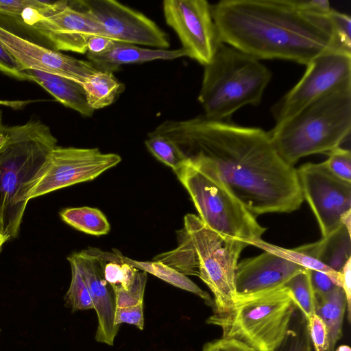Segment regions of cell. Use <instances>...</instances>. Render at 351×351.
<instances>
[{"label": "cell", "instance_id": "obj_10", "mask_svg": "<svg viewBox=\"0 0 351 351\" xmlns=\"http://www.w3.org/2000/svg\"><path fill=\"white\" fill-rule=\"evenodd\" d=\"M303 76L272 109L276 123L300 111L330 91L351 83V53L326 52L309 62Z\"/></svg>", "mask_w": 351, "mask_h": 351}, {"label": "cell", "instance_id": "obj_31", "mask_svg": "<svg viewBox=\"0 0 351 351\" xmlns=\"http://www.w3.org/2000/svg\"><path fill=\"white\" fill-rule=\"evenodd\" d=\"M69 2L66 1L50 2L40 0H0V14L20 18L27 8L54 12L63 8Z\"/></svg>", "mask_w": 351, "mask_h": 351}, {"label": "cell", "instance_id": "obj_16", "mask_svg": "<svg viewBox=\"0 0 351 351\" xmlns=\"http://www.w3.org/2000/svg\"><path fill=\"white\" fill-rule=\"evenodd\" d=\"M67 259L76 265L90 293L98 319L95 340L113 346L119 329V326L114 324L115 294L104 278L101 259L93 248L72 254Z\"/></svg>", "mask_w": 351, "mask_h": 351}, {"label": "cell", "instance_id": "obj_30", "mask_svg": "<svg viewBox=\"0 0 351 351\" xmlns=\"http://www.w3.org/2000/svg\"><path fill=\"white\" fill-rule=\"evenodd\" d=\"M71 268V280L64 299L73 311L94 308L86 284L76 265L69 261Z\"/></svg>", "mask_w": 351, "mask_h": 351}, {"label": "cell", "instance_id": "obj_12", "mask_svg": "<svg viewBox=\"0 0 351 351\" xmlns=\"http://www.w3.org/2000/svg\"><path fill=\"white\" fill-rule=\"evenodd\" d=\"M297 173L303 198L326 237L341 225L342 215L351 210V182L335 176L324 162L306 163Z\"/></svg>", "mask_w": 351, "mask_h": 351}, {"label": "cell", "instance_id": "obj_29", "mask_svg": "<svg viewBox=\"0 0 351 351\" xmlns=\"http://www.w3.org/2000/svg\"><path fill=\"white\" fill-rule=\"evenodd\" d=\"M308 321L297 308L280 344L274 351H312Z\"/></svg>", "mask_w": 351, "mask_h": 351}, {"label": "cell", "instance_id": "obj_43", "mask_svg": "<svg viewBox=\"0 0 351 351\" xmlns=\"http://www.w3.org/2000/svg\"><path fill=\"white\" fill-rule=\"evenodd\" d=\"M9 140V136L6 131V126L0 124V150L5 146Z\"/></svg>", "mask_w": 351, "mask_h": 351}, {"label": "cell", "instance_id": "obj_1", "mask_svg": "<svg viewBox=\"0 0 351 351\" xmlns=\"http://www.w3.org/2000/svg\"><path fill=\"white\" fill-rule=\"evenodd\" d=\"M152 132L171 140L193 168L223 187L255 217L289 213L303 202L297 169L280 157L261 128L199 115L166 120Z\"/></svg>", "mask_w": 351, "mask_h": 351}, {"label": "cell", "instance_id": "obj_32", "mask_svg": "<svg viewBox=\"0 0 351 351\" xmlns=\"http://www.w3.org/2000/svg\"><path fill=\"white\" fill-rule=\"evenodd\" d=\"M324 161L328 169L339 178L351 182V152L350 149L336 147L327 153Z\"/></svg>", "mask_w": 351, "mask_h": 351}, {"label": "cell", "instance_id": "obj_27", "mask_svg": "<svg viewBox=\"0 0 351 351\" xmlns=\"http://www.w3.org/2000/svg\"><path fill=\"white\" fill-rule=\"evenodd\" d=\"M145 144L154 157L171 168L176 175L187 163L186 158L179 147L163 135L150 132Z\"/></svg>", "mask_w": 351, "mask_h": 351}, {"label": "cell", "instance_id": "obj_8", "mask_svg": "<svg viewBox=\"0 0 351 351\" xmlns=\"http://www.w3.org/2000/svg\"><path fill=\"white\" fill-rule=\"evenodd\" d=\"M184 228L197 253L198 277L214 295L215 313L230 311L237 299L235 271L238 259L242 250L249 245L219 234L193 214L185 215Z\"/></svg>", "mask_w": 351, "mask_h": 351}, {"label": "cell", "instance_id": "obj_24", "mask_svg": "<svg viewBox=\"0 0 351 351\" xmlns=\"http://www.w3.org/2000/svg\"><path fill=\"white\" fill-rule=\"evenodd\" d=\"M178 241L176 248L158 254L153 260L160 261L186 276H199L197 253L184 228L178 232Z\"/></svg>", "mask_w": 351, "mask_h": 351}, {"label": "cell", "instance_id": "obj_37", "mask_svg": "<svg viewBox=\"0 0 351 351\" xmlns=\"http://www.w3.org/2000/svg\"><path fill=\"white\" fill-rule=\"evenodd\" d=\"M0 71L19 80L29 81V77L22 71L16 61L0 43Z\"/></svg>", "mask_w": 351, "mask_h": 351}, {"label": "cell", "instance_id": "obj_36", "mask_svg": "<svg viewBox=\"0 0 351 351\" xmlns=\"http://www.w3.org/2000/svg\"><path fill=\"white\" fill-rule=\"evenodd\" d=\"M202 351H256L247 344L231 338L215 339L206 343Z\"/></svg>", "mask_w": 351, "mask_h": 351}, {"label": "cell", "instance_id": "obj_18", "mask_svg": "<svg viewBox=\"0 0 351 351\" xmlns=\"http://www.w3.org/2000/svg\"><path fill=\"white\" fill-rule=\"evenodd\" d=\"M186 56L181 48L178 49H160L143 48L135 45L117 43L106 53L92 55L87 58L97 70L113 73L123 64L141 63L157 60H174Z\"/></svg>", "mask_w": 351, "mask_h": 351}, {"label": "cell", "instance_id": "obj_13", "mask_svg": "<svg viewBox=\"0 0 351 351\" xmlns=\"http://www.w3.org/2000/svg\"><path fill=\"white\" fill-rule=\"evenodd\" d=\"M74 6L90 14L102 27L106 37L121 43L167 49L168 35L152 20L114 0H84Z\"/></svg>", "mask_w": 351, "mask_h": 351}, {"label": "cell", "instance_id": "obj_41", "mask_svg": "<svg viewBox=\"0 0 351 351\" xmlns=\"http://www.w3.org/2000/svg\"><path fill=\"white\" fill-rule=\"evenodd\" d=\"M341 273V287L346 299L347 319L350 323L351 318V258L348 261L342 268Z\"/></svg>", "mask_w": 351, "mask_h": 351}, {"label": "cell", "instance_id": "obj_20", "mask_svg": "<svg viewBox=\"0 0 351 351\" xmlns=\"http://www.w3.org/2000/svg\"><path fill=\"white\" fill-rule=\"evenodd\" d=\"M295 250L319 261L332 270L340 272L351 258L350 232L341 224L321 240L300 245Z\"/></svg>", "mask_w": 351, "mask_h": 351}, {"label": "cell", "instance_id": "obj_23", "mask_svg": "<svg viewBox=\"0 0 351 351\" xmlns=\"http://www.w3.org/2000/svg\"><path fill=\"white\" fill-rule=\"evenodd\" d=\"M123 261L136 269L149 273L163 281L199 296L209 305L214 306L210 295L199 287L187 276L158 261H138L122 256Z\"/></svg>", "mask_w": 351, "mask_h": 351}, {"label": "cell", "instance_id": "obj_22", "mask_svg": "<svg viewBox=\"0 0 351 351\" xmlns=\"http://www.w3.org/2000/svg\"><path fill=\"white\" fill-rule=\"evenodd\" d=\"M88 106L98 110L111 105L125 90L113 73L97 70L82 84Z\"/></svg>", "mask_w": 351, "mask_h": 351}, {"label": "cell", "instance_id": "obj_46", "mask_svg": "<svg viewBox=\"0 0 351 351\" xmlns=\"http://www.w3.org/2000/svg\"><path fill=\"white\" fill-rule=\"evenodd\" d=\"M335 351H351V349L347 345H341L339 346Z\"/></svg>", "mask_w": 351, "mask_h": 351}, {"label": "cell", "instance_id": "obj_5", "mask_svg": "<svg viewBox=\"0 0 351 351\" xmlns=\"http://www.w3.org/2000/svg\"><path fill=\"white\" fill-rule=\"evenodd\" d=\"M6 131L9 140L0 150V217L11 239L19 234L27 206L23 189L57 146V139L49 127L36 120L6 127Z\"/></svg>", "mask_w": 351, "mask_h": 351}, {"label": "cell", "instance_id": "obj_26", "mask_svg": "<svg viewBox=\"0 0 351 351\" xmlns=\"http://www.w3.org/2000/svg\"><path fill=\"white\" fill-rule=\"evenodd\" d=\"M252 245L276 254L306 269L322 271L326 274L336 286L341 287V273L332 270L319 261L308 255L300 252L295 249L283 248L267 243L263 240L255 241Z\"/></svg>", "mask_w": 351, "mask_h": 351}, {"label": "cell", "instance_id": "obj_38", "mask_svg": "<svg viewBox=\"0 0 351 351\" xmlns=\"http://www.w3.org/2000/svg\"><path fill=\"white\" fill-rule=\"evenodd\" d=\"M117 43H121L100 36H90L87 41L86 54L99 55L106 53Z\"/></svg>", "mask_w": 351, "mask_h": 351}, {"label": "cell", "instance_id": "obj_40", "mask_svg": "<svg viewBox=\"0 0 351 351\" xmlns=\"http://www.w3.org/2000/svg\"><path fill=\"white\" fill-rule=\"evenodd\" d=\"M302 9L319 15L328 16L332 8L327 0H295Z\"/></svg>", "mask_w": 351, "mask_h": 351}, {"label": "cell", "instance_id": "obj_11", "mask_svg": "<svg viewBox=\"0 0 351 351\" xmlns=\"http://www.w3.org/2000/svg\"><path fill=\"white\" fill-rule=\"evenodd\" d=\"M166 23L178 35L186 56L205 66L222 43L206 0H165Z\"/></svg>", "mask_w": 351, "mask_h": 351}, {"label": "cell", "instance_id": "obj_7", "mask_svg": "<svg viewBox=\"0 0 351 351\" xmlns=\"http://www.w3.org/2000/svg\"><path fill=\"white\" fill-rule=\"evenodd\" d=\"M189 193L201 221L219 234L252 245L266 228L239 199L187 163L176 175Z\"/></svg>", "mask_w": 351, "mask_h": 351}, {"label": "cell", "instance_id": "obj_9", "mask_svg": "<svg viewBox=\"0 0 351 351\" xmlns=\"http://www.w3.org/2000/svg\"><path fill=\"white\" fill-rule=\"evenodd\" d=\"M121 161L119 155L102 153L98 148L56 146L35 176L25 185L23 200L78 183L90 181Z\"/></svg>", "mask_w": 351, "mask_h": 351}, {"label": "cell", "instance_id": "obj_15", "mask_svg": "<svg viewBox=\"0 0 351 351\" xmlns=\"http://www.w3.org/2000/svg\"><path fill=\"white\" fill-rule=\"evenodd\" d=\"M0 43L22 71L38 70L82 84L97 71L89 61L79 60L22 38L0 25Z\"/></svg>", "mask_w": 351, "mask_h": 351}, {"label": "cell", "instance_id": "obj_4", "mask_svg": "<svg viewBox=\"0 0 351 351\" xmlns=\"http://www.w3.org/2000/svg\"><path fill=\"white\" fill-rule=\"evenodd\" d=\"M204 68L198 101L214 121H229L242 107L258 106L271 79L261 60L223 43Z\"/></svg>", "mask_w": 351, "mask_h": 351}, {"label": "cell", "instance_id": "obj_44", "mask_svg": "<svg viewBox=\"0 0 351 351\" xmlns=\"http://www.w3.org/2000/svg\"><path fill=\"white\" fill-rule=\"evenodd\" d=\"M341 223L350 232L351 228V210L342 215L340 219Z\"/></svg>", "mask_w": 351, "mask_h": 351}, {"label": "cell", "instance_id": "obj_35", "mask_svg": "<svg viewBox=\"0 0 351 351\" xmlns=\"http://www.w3.org/2000/svg\"><path fill=\"white\" fill-rule=\"evenodd\" d=\"M307 321L310 339L314 351H326L327 332L323 321L316 313Z\"/></svg>", "mask_w": 351, "mask_h": 351}, {"label": "cell", "instance_id": "obj_21", "mask_svg": "<svg viewBox=\"0 0 351 351\" xmlns=\"http://www.w3.org/2000/svg\"><path fill=\"white\" fill-rule=\"evenodd\" d=\"M315 313L322 319L327 332L326 351H335L342 336V327L347 302L340 287L324 294L315 293Z\"/></svg>", "mask_w": 351, "mask_h": 351}, {"label": "cell", "instance_id": "obj_14", "mask_svg": "<svg viewBox=\"0 0 351 351\" xmlns=\"http://www.w3.org/2000/svg\"><path fill=\"white\" fill-rule=\"evenodd\" d=\"M20 19L45 38L56 51L86 53L90 36L106 37L102 27L90 14L69 3L53 13L27 8Z\"/></svg>", "mask_w": 351, "mask_h": 351}, {"label": "cell", "instance_id": "obj_17", "mask_svg": "<svg viewBox=\"0 0 351 351\" xmlns=\"http://www.w3.org/2000/svg\"><path fill=\"white\" fill-rule=\"evenodd\" d=\"M306 269L265 251L237 264L236 291L238 295H247L281 287L295 275Z\"/></svg>", "mask_w": 351, "mask_h": 351}, {"label": "cell", "instance_id": "obj_33", "mask_svg": "<svg viewBox=\"0 0 351 351\" xmlns=\"http://www.w3.org/2000/svg\"><path fill=\"white\" fill-rule=\"evenodd\" d=\"M329 17L342 47L351 52V18L349 15L332 10Z\"/></svg>", "mask_w": 351, "mask_h": 351}, {"label": "cell", "instance_id": "obj_34", "mask_svg": "<svg viewBox=\"0 0 351 351\" xmlns=\"http://www.w3.org/2000/svg\"><path fill=\"white\" fill-rule=\"evenodd\" d=\"M115 325L129 324L138 329L144 328L143 303L127 307H117L114 315Z\"/></svg>", "mask_w": 351, "mask_h": 351}, {"label": "cell", "instance_id": "obj_42", "mask_svg": "<svg viewBox=\"0 0 351 351\" xmlns=\"http://www.w3.org/2000/svg\"><path fill=\"white\" fill-rule=\"evenodd\" d=\"M116 299L117 307H127L143 303V297L138 295L121 288L113 289Z\"/></svg>", "mask_w": 351, "mask_h": 351}, {"label": "cell", "instance_id": "obj_3", "mask_svg": "<svg viewBox=\"0 0 351 351\" xmlns=\"http://www.w3.org/2000/svg\"><path fill=\"white\" fill-rule=\"evenodd\" d=\"M350 131L351 83H347L276 123L267 132L280 157L293 166L301 158L340 147Z\"/></svg>", "mask_w": 351, "mask_h": 351}, {"label": "cell", "instance_id": "obj_2", "mask_svg": "<svg viewBox=\"0 0 351 351\" xmlns=\"http://www.w3.org/2000/svg\"><path fill=\"white\" fill-rule=\"evenodd\" d=\"M211 8L220 40L259 60L306 66L328 51L349 52L329 15L308 12L295 0H223Z\"/></svg>", "mask_w": 351, "mask_h": 351}, {"label": "cell", "instance_id": "obj_25", "mask_svg": "<svg viewBox=\"0 0 351 351\" xmlns=\"http://www.w3.org/2000/svg\"><path fill=\"white\" fill-rule=\"evenodd\" d=\"M60 215L65 223L88 234L104 235L110 230V225L106 217L100 210L95 208H69L62 210Z\"/></svg>", "mask_w": 351, "mask_h": 351}, {"label": "cell", "instance_id": "obj_39", "mask_svg": "<svg viewBox=\"0 0 351 351\" xmlns=\"http://www.w3.org/2000/svg\"><path fill=\"white\" fill-rule=\"evenodd\" d=\"M310 278L315 293H327L337 287L332 280L322 271L310 269Z\"/></svg>", "mask_w": 351, "mask_h": 351}, {"label": "cell", "instance_id": "obj_19", "mask_svg": "<svg viewBox=\"0 0 351 351\" xmlns=\"http://www.w3.org/2000/svg\"><path fill=\"white\" fill-rule=\"evenodd\" d=\"M34 82L42 86L63 106L77 111L83 117H90L94 110L88 106L81 84L72 80L38 70L23 71Z\"/></svg>", "mask_w": 351, "mask_h": 351}, {"label": "cell", "instance_id": "obj_6", "mask_svg": "<svg viewBox=\"0 0 351 351\" xmlns=\"http://www.w3.org/2000/svg\"><path fill=\"white\" fill-rule=\"evenodd\" d=\"M297 308L290 291L283 286L237 294L232 310L214 313L206 322L221 327L223 338L241 341L256 351H274L285 338Z\"/></svg>", "mask_w": 351, "mask_h": 351}, {"label": "cell", "instance_id": "obj_47", "mask_svg": "<svg viewBox=\"0 0 351 351\" xmlns=\"http://www.w3.org/2000/svg\"><path fill=\"white\" fill-rule=\"evenodd\" d=\"M0 232H4V228H3V221L0 217Z\"/></svg>", "mask_w": 351, "mask_h": 351}, {"label": "cell", "instance_id": "obj_45", "mask_svg": "<svg viewBox=\"0 0 351 351\" xmlns=\"http://www.w3.org/2000/svg\"><path fill=\"white\" fill-rule=\"evenodd\" d=\"M10 237L9 235H8L5 233L0 232V252L1 250V247L4 243L7 241L8 239H10Z\"/></svg>", "mask_w": 351, "mask_h": 351}, {"label": "cell", "instance_id": "obj_28", "mask_svg": "<svg viewBox=\"0 0 351 351\" xmlns=\"http://www.w3.org/2000/svg\"><path fill=\"white\" fill-rule=\"evenodd\" d=\"M285 287L290 291L298 309L308 320L315 314V297L311 282L310 269L295 275Z\"/></svg>", "mask_w": 351, "mask_h": 351}]
</instances>
